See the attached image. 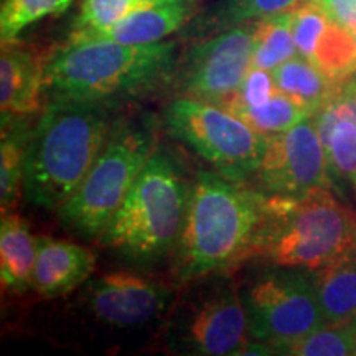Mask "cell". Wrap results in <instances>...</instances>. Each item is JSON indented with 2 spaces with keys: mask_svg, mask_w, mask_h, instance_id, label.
Instances as JSON below:
<instances>
[{
  "mask_svg": "<svg viewBox=\"0 0 356 356\" xmlns=\"http://www.w3.org/2000/svg\"><path fill=\"white\" fill-rule=\"evenodd\" d=\"M266 202L267 195L248 181L218 172H198L191 181L185 225L172 254L173 282L184 287L251 259Z\"/></svg>",
  "mask_w": 356,
  "mask_h": 356,
  "instance_id": "cell-1",
  "label": "cell"
},
{
  "mask_svg": "<svg viewBox=\"0 0 356 356\" xmlns=\"http://www.w3.org/2000/svg\"><path fill=\"white\" fill-rule=\"evenodd\" d=\"M115 109L102 102L47 99L25 152L24 195L30 204L58 211L73 197L118 121Z\"/></svg>",
  "mask_w": 356,
  "mask_h": 356,
  "instance_id": "cell-2",
  "label": "cell"
},
{
  "mask_svg": "<svg viewBox=\"0 0 356 356\" xmlns=\"http://www.w3.org/2000/svg\"><path fill=\"white\" fill-rule=\"evenodd\" d=\"M177 56L172 40L149 44L66 42L47 55L44 99L118 106L170 83Z\"/></svg>",
  "mask_w": 356,
  "mask_h": 356,
  "instance_id": "cell-3",
  "label": "cell"
},
{
  "mask_svg": "<svg viewBox=\"0 0 356 356\" xmlns=\"http://www.w3.org/2000/svg\"><path fill=\"white\" fill-rule=\"evenodd\" d=\"M355 249L356 213L318 186L296 197L267 195L251 259L314 273Z\"/></svg>",
  "mask_w": 356,
  "mask_h": 356,
  "instance_id": "cell-4",
  "label": "cell"
},
{
  "mask_svg": "<svg viewBox=\"0 0 356 356\" xmlns=\"http://www.w3.org/2000/svg\"><path fill=\"white\" fill-rule=\"evenodd\" d=\"M190 193L191 184L177 160L157 147L99 243L136 264L172 257L185 225Z\"/></svg>",
  "mask_w": 356,
  "mask_h": 356,
  "instance_id": "cell-5",
  "label": "cell"
},
{
  "mask_svg": "<svg viewBox=\"0 0 356 356\" xmlns=\"http://www.w3.org/2000/svg\"><path fill=\"white\" fill-rule=\"evenodd\" d=\"M157 149L149 119H118L74 195L56 211L66 229L99 239Z\"/></svg>",
  "mask_w": 356,
  "mask_h": 356,
  "instance_id": "cell-6",
  "label": "cell"
},
{
  "mask_svg": "<svg viewBox=\"0 0 356 356\" xmlns=\"http://www.w3.org/2000/svg\"><path fill=\"white\" fill-rule=\"evenodd\" d=\"M162 340L175 355H251L243 291L229 270L185 284L172 302Z\"/></svg>",
  "mask_w": 356,
  "mask_h": 356,
  "instance_id": "cell-7",
  "label": "cell"
},
{
  "mask_svg": "<svg viewBox=\"0 0 356 356\" xmlns=\"http://www.w3.org/2000/svg\"><path fill=\"white\" fill-rule=\"evenodd\" d=\"M168 132L184 142L221 175L248 181L254 178L267 136L221 106L177 97L163 111Z\"/></svg>",
  "mask_w": 356,
  "mask_h": 356,
  "instance_id": "cell-8",
  "label": "cell"
},
{
  "mask_svg": "<svg viewBox=\"0 0 356 356\" xmlns=\"http://www.w3.org/2000/svg\"><path fill=\"white\" fill-rule=\"evenodd\" d=\"M243 302L249 338L267 355L325 325L310 270L273 266L243 291Z\"/></svg>",
  "mask_w": 356,
  "mask_h": 356,
  "instance_id": "cell-9",
  "label": "cell"
},
{
  "mask_svg": "<svg viewBox=\"0 0 356 356\" xmlns=\"http://www.w3.org/2000/svg\"><path fill=\"white\" fill-rule=\"evenodd\" d=\"M256 22L193 40L178 60L173 81L178 96L226 108L252 68Z\"/></svg>",
  "mask_w": 356,
  "mask_h": 356,
  "instance_id": "cell-10",
  "label": "cell"
},
{
  "mask_svg": "<svg viewBox=\"0 0 356 356\" xmlns=\"http://www.w3.org/2000/svg\"><path fill=\"white\" fill-rule=\"evenodd\" d=\"M254 178L262 193L280 197H296L318 186L333 188L327 155L314 119L267 137Z\"/></svg>",
  "mask_w": 356,
  "mask_h": 356,
  "instance_id": "cell-11",
  "label": "cell"
},
{
  "mask_svg": "<svg viewBox=\"0 0 356 356\" xmlns=\"http://www.w3.org/2000/svg\"><path fill=\"white\" fill-rule=\"evenodd\" d=\"M172 296L168 286L127 270L88 280L83 292L88 314L113 330H131L160 318L170 309Z\"/></svg>",
  "mask_w": 356,
  "mask_h": 356,
  "instance_id": "cell-12",
  "label": "cell"
},
{
  "mask_svg": "<svg viewBox=\"0 0 356 356\" xmlns=\"http://www.w3.org/2000/svg\"><path fill=\"white\" fill-rule=\"evenodd\" d=\"M47 55L19 40L2 43L0 53V113L2 122L42 113Z\"/></svg>",
  "mask_w": 356,
  "mask_h": 356,
  "instance_id": "cell-13",
  "label": "cell"
},
{
  "mask_svg": "<svg viewBox=\"0 0 356 356\" xmlns=\"http://www.w3.org/2000/svg\"><path fill=\"white\" fill-rule=\"evenodd\" d=\"M96 269V256L81 244L38 236L32 289L42 299L66 297L83 287Z\"/></svg>",
  "mask_w": 356,
  "mask_h": 356,
  "instance_id": "cell-14",
  "label": "cell"
},
{
  "mask_svg": "<svg viewBox=\"0 0 356 356\" xmlns=\"http://www.w3.org/2000/svg\"><path fill=\"white\" fill-rule=\"evenodd\" d=\"M193 3V0H155L154 3L131 13L109 29L73 42L104 40V42L124 44L163 42L168 35L185 29V25L191 20Z\"/></svg>",
  "mask_w": 356,
  "mask_h": 356,
  "instance_id": "cell-15",
  "label": "cell"
},
{
  "mask_svg": "<svg viewBox=\"0 0 356 356\" xmlns=\"http://www.w3.org/2000/svg\"><path fill=\"white\" fill-rule=\"evenodd\" d=\"M38 238L24 218L13 213L0 221V280L3 291L24 293L32 289Z\"/></svg>",
  "mask_w": 356,
  "mask_h": 356,
  "instance_id": "cell-16",
  "label": "cell"
},
{
  "mask_svg": "<svg viewBox=\"0 0 356 356\" xmlns=\"http://www.w3.org/2000/svg\"><path fill=\"white\" fill-rule=\"evenodd\" d=\"M305 0H218L210 8L191 17L184 37L200 40L233 26L257 22L284 12L296 10Z\"/></svg>",
  "mask_w": 356,
  "mask_h": 356,
  "instance_id": "cell-17",
  "label": "cell"
},
{
  "mask_svg": "<svg viewBox=\"0 0 356 356\" xmlns=\"http://www.w3.org/2000/svg\"><path fill=\"white\" fill-rule=\"evenodd\" d=\"M314 284L325 325L356 322V249L314 270Z\"/></svg>",
  "mask_w": 356,
  "mask_h": 356,
  "instance_id": "cell-18",
  "label": "cell"
},
{
  "mask_svg": "<svg viewBox=\"0 0 356 356\" xmlns=\"http://www.w3.org/2000/svg\"><path fill=\"white\" fill-rule=\"evenodd\" d=\"M279 91L304 101L317 113L337 95L340 83L333 81L317 65L302 55L287 60L273 71Z\"/></svg>",
  "mask_w": 356,
  "mask_h": 356,
  "instance_id": "cell-19",
  "label": "cell"
},
{
  "mask_svg": "<svg viewBox=\"0 0 356 356\" xmlns=\"http://www.w3.org/2000/svg\"><path fill=\"white\" fill-rule=\"evenodd\" d=\"M317 65L333 81L345 83L356 76V42L353 33L332 19L323 25L302 55Z\"/></svg>",
  "mask_w": 356,
  "mask_h": 356,
  "instance_id": "cell-20",
  "label": "cell"
},
{
  "mask_svg": "<svg viewBox=\"0 0 356 356\" xmlns=\"http://www.w3.org/2000/svg\"><path fill=\"white\" fill-rule=\"evenodd\" d=\"M32 129L25 119L2 122L0 140V208L2 215L12 213L24 191L26 144Z\"/></svg>",
  "mask_w": 356,
  "mask_h": 356,
  "instance_id": "cell-21",
  "label": "cell"
},
{
  "mask_svg": "<svg viewBox=\"0 0 356 356\" xmlns=\"http://www.w3.org/2000/svg\"><path fill=\"white\" fill-rule=\"evenodd\" d=\"M231 114L246 122L254 131L264 136L286 132L289 129L299 126L307 119L314 118L315 111L305 104L304 101L297 99L291 95L279 91L273 97H269L264 104L259 106H229Z\"/></svg>",
  "mask_w": 356,
  "mask_h": 356,
  "instance_id": "cell-22",
  "label": "cell"
},
{
  "mask_svg": "<svg viewBox=\"0 0 356 356\" xmlns=\"http://www.w3.org/2000/svg\"><path fill=\"white\" fill-rule=\"evenodd\" d=\"M297 55L299 50L292 33V12L256 22L252 68L274 71Z\"/></svg>",
  "mask_w": 356,
  "mask_h": 356,
  "instance_id": "cell-23",
  "label": "cell"
},
{
  "mask_svg": "<svg viewBox=\"0 0 356 356\" xmlns=\"http://www.w3.org/2000/svg\"><path fill=\"white\" fill-rule=\"evenodd\" d=\"M270 355L287 356H350L356 355V322L323 325L307 335L274 346Z\"/></svg>",
  "mask_w": 356,
  "mask_h": 356,
  "instance_id": "cell-24",
  "label": "cell"
},
{
  "mask_svg": "<svg viewBox=\"0 0 356 356\" xmlns=\"http://www.w3.org/2000/svg\"><path fill=\"white\" fill-rule=\"evenodd\" d=\"M155 0H81L68 40H81L109 29Z\"/></svg>",
  "mask_w": 356,
  "mask_h": 356,
  "instance_id": "cell-25",
  "label": "cell"
},
{
  "mask_svg": "<svg viewBox=\"0 0 356 356\" xmlns=\"http://www.w3.org/2000/svg\"><path fill=\"white\" fill-rule=\"evenodd\" d=\"M335 111V109H333ZM332 180L348 184L356 197V126L348 119L337 118L330 131L320 137Z\"/></svg>",
  "mask_w": 356,
  "mask_h": 356,
  "instance_id": "cell-26",
  "label": "cell"
},
{
  "mask_svg": "<svg viewBox=\"0 0 356 356\" xmlns=\"http://www.w3.org/2000/svg\"><path fill=\"white\" fill-rule=\"evenodd\" d=\"M71 3L73 0H3L0 8V42H13L26 26L44 17L61 15Z\"/></svg>",
  "mask_w": 356,
  "mask_h": 356,
  "instance_id": "cell-27",
  "label": "cell"
},
{
  "mask_svg": "<svg viewBox=\"0 0 356 356\" xmlns=\"http://www.w3.org/2000/svg\"><path fill=\"white\" fill-rule=\"evenodd\" d=\"M277 92L275 79L273 71L251 68L248 71L246 78L236 92L234 99L229 102V106H259L273 97Z\"/></svg>",
  "mask_w": 356,
  "mask_h": 356,
  "instance_id": "cell-28",
  "label": "cell"
},
{
  "mask_svg": "<svg viewBox=\"0 0 356 356\" xmlns=\"http://www.w3.org/2000/svg\"><path fill=\"white\" fill-rule=\"evenodd\" d=\"M335 24L350 30L351 33L356 29V0H317Z\"/></svg>",
  "mask_w": 356,
  "mask_h": 356,
  "instance_id": "cell-29",
  "label": "cell"
},
{
  "mask_svg": "<svg viewBox=\"0 0 356 356\" xmlns=\"http://www.w3.org/2000/svg\"><path fill=\"white\" fill-rule=\"evenodd\" d=\"M328 102L335 109L338 118L348 119L356 126V76L341 83L337 95Z\"/></svg>",
  "mask_w": 356,
  "mask_h": 356,
  "instance_id": "cell-30",
  "label": "cell"
},
{
  "mask_svg": "<svg viewBox=\"0 0 356 356\" xmlns=\"http://www.w3.org/2000/svg\"><path fill=\"white\" fill-rule=\"evenodd\" d=\"M353 37H355V42H356V29H355V32H353Z\"/></svg>",
  "mask_w": 356,
  "mask_h": 356,
  "instance_id": "cell-31",
  "label": "cell"
},
{
  "mask_svg": "<svg viewBox=\"0 0 356 356\" xmlns=\"http://www.w3.org/2000/svg\"><path fill=\"white\" fill-rule=\"evenodd\" d=\"M193 2H198V0H193Z\"/></svg>",
  "mask_w": 356,
  "mask_h": 356,
  "instance_id": "cell-32",
  "label": "cell"
}]
</instances>
